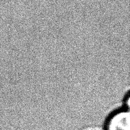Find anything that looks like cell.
<instances>
[{
	"label": "cell",
	"mask_w": 130,
	"mask_h": 130,
	"mask_svg": "<svg viewBox=\"0 0 130 130\" xmlns=\"http://www.w3.org/2000/svg\"><path fill=\"white\" fill-rule=\"evenodd\" d=\"M104 130H130L129 109L123 108L109 115L104 124Z\"/></svg>",
	"instance_id": "cell-1"
}]
</instances>
